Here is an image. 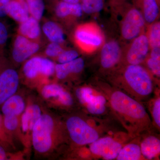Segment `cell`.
I'll use <instances>...</instances> for the list:
<instances>
[{
	"label": "cell",
	"instance_id": "6da1fadb",
	"mask_svg": "<svg viewBox=\"0 0 160 160\" xmlns=\"http://www.w3.org/2000/svg\"><path fill=\"white\" fill-rule=\"evenodd\" d=\"M100 86L109 107L129 137H137L150 129L151 119L141 102L113 86L106 84Z\"/></svg>",
	"mask_w": 160,
	"mask_h": 160
},
{
	"label": "cell",
	"instance_id": "7a4b0ae2",
	"mask_svg": "<svg viewBox=\"0 0 160 160\" xmlns=\"http://www.w3.org/2000/svg\"><path fill=\"white\" fill-rule=\"evenodd\" d=\"M107 75L113 87L139 102L147 99L153 92V77L142 65H120Z\"/></svg>",
	"mask_w": 160,
	"mask_h": 160
},
{
	"label": "cell",
	"instance_id": "3957f363",
	"mask_svg": "<svg viewBox=\"0 0 160 160\" xmlns=\"http://www.w3.org/2000/svg\"><path fill=\"white\" fill-rule=\"evenodd\" d=\"M67 139L64 124L54 116L42 113L32 130V146L37 154L49 155Z\"/></svg>",
	"mask_w": 160,
	"mask_h": 160
},
{
	"label": "cell",
	"instance_id": "277c9868",
	"mask_svg": "<svg viewBox=\"0 0 160 160\" xmlns=\"http://www.w3.org/2000/svg\"><path fill=\"white\" fill-rule=\"evenodd\" d=\"M68 139L77 146L89 145L100 138V132L82 116L72 115L64 124Z\"/></svg>",
	"mask_w": 160,
	"mask_h": 160
},
{
	"label": "cell",
	"instance_id": "5b68a950",
	"mask_svg": "<svg viewBox=\"0 0 160 160\" xmlns=\"http://www.w3.org/2000/svg\"><path fill=\"white\" fill-rule=\"evenodd\" d=\"M116 14L121 15L120 34L122 40L129 43L146 32L147 25L141 11L132 4L126 2Z\"/></svg>",
	"mask_w": 160,
	"mask_h": 160
},
{
	"label": "cell",
	"instance_id": "8992f818",
	"mask_svg": "<svg viewBox=\"0 0 160 160\" xmlns=\"http://www.w3.org/2000/svg\"><path fill=\"white\" fill-rule=\"evenodd\" d=\"M55 65L47 58L32 57L23 65V75L28 84L41 86L49 78L54 75Z\"/></svg>",
	"mask_w": 160,
	"mask_h": 160
},
{
	"label": "cell",
	"instance_id": "52a82bcc",
	"mask_svg": "<svg viewBox=\"0 0 160 160\" xmlns=\"http://www.w3.org/2000/svg\"><path fill=\"white\" fill-rule=\"evenodd\" d=\"M77 45L87 52L96 50L105 42L104 35L98 26L93 23H87L78 26L74 33Z\"/></svg>",
	"mask_w": 160,
	"mask_h": 160
},
{
	"label": "cell",
	"instance_id": "ba28073f",
	"mask_svg": "<svg viewBox=\"0 0 160 160\" xmlns=\"http://www.w3.org/2000/svg\"><path fill=\"white\" fill-rule=\"evenodd\" d=\"M149 51L150 46L145 32L129 42L123 48L120 65H142Z\"/></svg>",
	"mask_w": 160,
	"mask_h": 160
},
{
	"label": "cell",
	"instance_id": "9c48e42d",
	"mask_svg": "<svg viewBox=\"0 0 160 160\" xmlns=\"http://www.w3.org/2000/svg\"><path fill=\"white\" fill-rule=\"evenodd\" d=\"M75 94L80 104L90 114L100 116L106 112L108 102L100 92L89 86H84L77 89Z\"/></svg>",
	"mask_w": 160,
	"mask_h": 160
},
{
	"label": "cell",
	"instance_id": "30bf717a",
	"mask_svg": "<svg viewBox=\"0 0 160 160\" xmlns=\"http://www.w3.org/2000/svg\"><path fill=\"white\" fill-rule=\"evenodd\" d=\"M40 94L49 105L61 109H69L74 100L69 91L57 83H46L40 86Z\"/></svg>",
	"mask_w": 160,
	"mask_h": 160
},
{
	"label": "cell",
	"instance_id": "8fae6325",
	"mask_svg": "<svg viewBox=\"0 0 160 160\" xmlns=\"http://www.w3.org/2000/svg\"><path fill=\"white\" fill-rule=\"evenodd\" d=\"M122 49L117 40H110L104 43L101 46L100 53L102 70L108 74L119 66L122 60Z\"/></svg>",
	"mask_w": 160,
	"mask_h": 160
},
{
	"label": "cell",
	"instance_id": "7c38bea8",
	"mask_svg": "<svg viewBox=\"0 0 160 160\" xmlns=\"http://www.w3.org/2000/svg\"><path fill=\"white\" fill-rule=\"evenodd\" d=\"M42 113V109L38 104L30 103L26 106L25 111L21 115V142L26 149L31 148L32 130Z\"/></svg>",
	"mask_w": 160,
	"mask_h": 160
},
{
	"label": "cell",
	"instance_id": "4fadbf2b",
	"mask_svg": "<svg viewBox=\"0 0 160 160\" xmlns=\"http://www.w3.org/2000/svg\"><path fill=\"white\" fill-rule=\"evenodd\" d=\"M20 76L13 68L0 66V106L16 93L20 84Z\"/></svg>",
	"mask_w": 160,
	"mask_h": 160
},
{
	"label": "cell",
	"instance_id": "5bb4252c",
	"mask_svg": "<svg viewBox=\"0 0 160 160\" xmlns=\"http://www.w3.org/2000/svg\"><path fill=\"white\" fill-rule=\"evenodd\" d=\"M123 145L119 141L111 137L100 138L89 144V151L95 156L105 160L116 159Z\"/></svg>",
	"mask_w": 160,
	"mask_h": 160
},
{
	"label": "cell",
	"instance_id": "9a60e30c",
	"mask_svg": "<svg viewBox=\"0 0 160 160\" xmlns=\"http://www.w3.org/2000/svg\"><path fill=\"white\" fill-rule=\"evenodd\" d=\"M40 45L19 34L16 37L12 50V57L15 62H24L39 50Z\"/></svg>",
	"mask_w": 160,
	"mask_h": 160
},
{
	"label": "cell",
	"instance_id": "2e32d148",
	"mask_svg": "<svg viewBox=\"0 0 160 160\" xmlns=\"http://www.w3.org/2000/svg\"><path fill=\"white\" fill-rule=\"evenodd\" d=\"M84 67V60L82 58L78 57L69 62L56 64L55 75L59 80H66L72 76L80 74Z\"/></svg>",
	"mask_w": 160,
	"mask_h": 160
},
{
	"label": "cell",
	"instance_id": "e0dca14e",
	"mask_svg": "<svg viewBox=\"0 0 160 160\" xmlns=\"http://www.w3.org/2000/svg\"><path fill=\"white\" fill-rule=\"evenodd\" d=\"M132 5L142 12L149 25L157 21L159 16L160 4L157 0H132Z\"/></svg>",
	"mask_w": 160,
	"mask_h": 160
},
{
	"label": "cell",
	"instance_id": "ac0fdd59",
	"mask_svg": "<svg viewBox=\"0 0 160 160\" xmlns=\"http://www.w3.org/2000/svg\"><path fill=\"white\" fill-rule=\"evenodd\" d=\"M26 106L22 96L15 93L2 104V112L3 116L21 117Z\"/></svg>",
	"mask_w": 160,
	"mask_h": 160
},
{
	"label": "cell",
	"instance_id": "d6986e66",
	"mask_svg": "<svg viewBox=\"0 0 160 160\" xmlns=\"http://www.w3.org/2000/svg\"><path fill=\"white\" fill-rule=\"evenodd\" d=\"M143 158L152 160L160 155V141L155 136L149 135L143 137L140 144Z\"/></svg>",
	"mask_w": 160,
	"mask_h": 160
},
{
	"label": "cell",
	"instance_id": "ffe728a7",
	"mask_svg": "<svg viewBox=\"0 0 160 160\" xmlns=\"http://www.w3.org/2000/svg\"><path fill=\"white\" fill-rule=\"evenodd\" d=\"M39 22L30 16L26 21L20 23L19 34L32 41H37L41 36L42 30Z\"/></svg>",
	"mask_w": 160,
	"mask_h": 160
},
{
	"label": "cell",
	"instance_id": "44dd1931",
	"mask_svg": "<svg viewBox=\"0 0 160 160\" xmlns=\"http://www.w3.org/2000/svg\"><path fill=\"white\" fill-rule=\"evenodd\" d=\"M7 15L19 23L26 21L30 16L26 1L24 0L9 1Z\"/></svg>",
	"mask_w": 160,
	"mask_h": 160
},
{
	"label": "cell",
	"instance_id": "7402d4cb",
	"mask_svg": "<svg viewBox=\"0 0 160 160\" xmlns=\"http://www.w3.org/2000/svg\"><path fill=\"white\" fill-rule=\"evenodd\" d=\"M55 13L61 19L79 18L83 13L80 3L71 4L64 1L60 2L55 9Z\"/></svg>",
	"mask_w": 160,
	"mask_h": 160
},
{
	"label": "cell",
	"instance_id": "603a6c76",
	"mask_svg": "<svg viewBox=\"0 0 160 160\" xmlns=\"http://www.w3.org/2000/svg\"><path fill=\"white\" fill-rule=\"evenodd\" d=\"M43 33L51 42L62 45L65 42V36L62 28L57 23L47 21L42 26Z\"/></svg>",
	"mask_w": 160,
	"mask_h": 160
},
{
	"label": "cell",
	"instance_id": "cb8c5ba5",
	"mask_svg": "<svg viewBox=\"0 0 160 160\" xmlns=\"http://www.w3.org/2000/svg\"><path fill=\"white\" fill-rule=\"evenodd\" d=\"M3 125L8 135L12 139L16 137L21 142V117L3 116Z\"/></svg>",
	"mask_w": 160,
	"mask_h": 160
},
{
	"label": "cell",
	"instance_id": "d4e9b609",
	"mask_svg": "<svg viewBox=\"0 0 160 160\" xmlns=\"http://www.w3.org/2000/svg\"><path fill=\"white\" fill-rule=\"evenodd\" d=\"M142 152L140 145L138 143H129L123 146L116 159L118 160H138L142 158Z\"/></svg>",
	"mask_w": 160,
	"mask_h": 160
},
{
	"label": "cell",
	"instance_id": "484cf974",
	"mask_svg": "<svg viewBox=\"0 0 160 160\" xmlns=\"http://www.w3.org/2000/svg\"><path fill=\"white\" fill-rule=\"evenodd\" d=\"M146 34L148 38L150 46L152 48L160 47V22L155 21L154 22L147 25Z\"/></svg>",
	"mask_w": 160,
	"mask_h": 160
},
{
	"label": "cell",
	"instance_id": "4316f807",
	"mask_svg": "<svg viewBox=\"0 0 160 160\" xmlns=\"http://www.w3.org/2000/svg\"><path fill=\"white\" fill-rule=\"evenodd\" d=\"M105 0H82V11L87 14H95L100 12L105 6Z\"/></svg>",
	"mask_w": 160,
	"mask_h": 160
},
{
	"label": "cell",
	"instance_id": "83f0119b",
	"mask_svg": "<svg viewBox=\"0 0 160 160\" xmlns=\"http://www.w3.org/2000/svg\"><path fill=\"white\" fill-rule=\"evenodd\" d=\"M29 14L40 21L45 11V5L43 0H26Z\"/></svg>",
	"mask_w": 160,
	"mask_h": 160
},
{
	"label": "cell",
	"instance_id": "f1b7e54d",
	"mask_svg": "<svg viewBox=\"0 0 160 160\" xmlns=\"http://www.w3.org/2000/svg\"><path fill=\"white\" fill-rule=\"evenodd\" d=\"M144 63H146V68L152 75L158 78L160 77V58L151 57L148 55Z\"/></svg>",
	"mask_w": 160,
	"mask_h": 160
},
{
	"label": "cell",
	"instance_id": "f546056e",
	"mask_svg": "<svg viewBox=\"0 0 160 160\" xmlns=\"http://www.w3.org/2000/svg\"><path fill=\"white\" fill-rule=\"evenodd\" d=\"M79 57V54L77 50L75 49H68L64 50L57 58L58 63L63 64L69 62Z\"/></svg>",
	"mask_w": 160,
	"mask_h": 160
},
{
	"label": "cell",
	"instance_id": "4dcf8cb0",
	"mask_svg": "<svg viewBox=\"0 0 160 160\" xmlns=\"http://www.w3.org/2000/svg\"><path fill=\"white\" fill-rule=\"evenodd\" d=\"M64 50L62 44L50 42L46 47L45 53L48 57L57 58Z\"/></svg>",
	"mask_w": 160,
	"mask_h": 160
},
{
	"label": "cell",
	"instance_id": "1f68e13d",
	"mask_svg": "<svg viewBox=\"0 0 160 160\" xmlns=\"http://www.w3.org/2000/svg\"><path fill=\"white\" fill-rule=\"evenodd\" d=\"M0 143L4 147L13 146V139L8 135L3 125V117L0 114Z\"/></svg>",
	"mask_w": 160,
	"mask_h": 160
},
{
	"label": "cell",
	"instance_id": "d6a6232c",
	"mask_svg": "<svg viewBox=\"0 0 160 160\" xmlns=\"http://www.w3.org/2000/svg\"><path fill=\"white\" fill-rule=\"evenodd\" d=\"M152 115L153 122L160 129V98L158 97L153 101L152 109Z\"/></svg>",
	"mask_w": 160,
	"mask_h": 160
},
{
	"label": "cell",
	"instance_id": "836d02e7",
	"mask_svg": "<svg viewBox=\"0 0 160 160\" xmlns=\"http://www.w3.org/2000/svg\"><path fill=\"white\" fill-rule=\"evenodd\" d=\"M9 37L8 29L4 23L0 22V52L6 46Z\"/></svg>",
	"mask_w": 160,
	"mask_h": 160
},
{
	"label": "cell",
	"instance_id": "e575fe53",
	"mask_svg": "<svg viewBox=\"0 0 160 160\" xmlns=\"http://www.w3.org/2000/svg\"><path fill=\"white\" fill-rule=\"evenodd\" d=\"M126 2L127 0H109V6L116 14L121 7Z\"/></svg>",
	"mask_w": 160,
	"mask_h": 160
},
{
	"label": "cell",
	"instance_id": "d590c367",
	"mask_svg": "<svg viewBox=\"0 0 160 160\" xmlns=\"http://www.w3.org/2000/svg\"><path fill=\"white\" fill-rule=\"evenodd\" d=\"M9 3L7 0H0V18L5 17L8 14Z\"/></svg>",
	"mask_w": 160,
	"mask_h": 160
},
{
	"label": "cell",
	"instance_id": "8d00e7d4",
	"mask_svg": "<svg viewBox=\"0 0 160 160\" xmlns=\"http://www.w3.org/2000/svg\"><path fill=\"white\" fill-rule=\"evenodd\" d=\"M10 155L6 152L4 146L0 144V160H9Z\"/></svg>",
	"mask_w": 160,
	"mask_h": 160
},
{
	"label": "cell",
	"instance_id": "74e56055",
	"mask_svg": "<svg viewBox=\"0 0 160 160\" xmlns=\"http://www.w3.org/2000/svg\"><path fill=\"white\" fill-rule=\"evenodd\" d=\"M66 2L71 3V4H77L80 3L82 0H62Z\"/></svg>",
	"mask_w": 160,
	"mask_h": 160
},
{
	"label": "cell",
	"instance_id": "f35d334b",
	"mask_svg": "<svg viewBox=\"0 0 160 160\" xmlns=\"http://www.w3.org/2000/svg\"><path fill=\"white\" fill-rule=\"evenodd\" d=\"M157 2H158V3H159V4H160V0H157Z\"/></svg>",
	"mask_w": 160,
	"mask_h": 160
},
{
	"label": "cell",
	"instance_id": "ab89813d",
	"mask_svg": "<svg viewBox=\"0 0 160 160\" xmlns=\"http://www.w3.org/2000/svg\"><path fill=\"white\" fill-rule=\"evenodd\" d=\"M7 1H10V0H7Z\"/></svg>",
	"mask_w": 160,
	"mask_h": 160
}]
</instances>
